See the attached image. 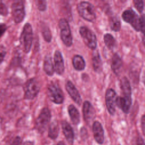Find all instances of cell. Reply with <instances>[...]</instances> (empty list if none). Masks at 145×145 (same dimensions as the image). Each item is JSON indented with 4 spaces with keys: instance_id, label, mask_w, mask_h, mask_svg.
Returning <instances> with one entry per match:
<instances>
[{
    "instance_id": "1",
    "label": "cell",
    "mask_w": 145,
    "mask_h": 145,
    "mask_svg": "<svg viewBox=\"0 0 145 145\" xmlns=\"http://www.w3.org/2000/svg\"><path fill=\"white\" fill-rule=\"evenodd\" d=\"M33 32L31 25L27 23L24 24L20 36V42L25 53H28L32 46Z\"/></svg>"
},
{
    "instance_id": "2",
    "label": "cell",
    "mask_w": 145,
    "mask_h": 145,
    "mask_svg": "<svg viewBox=\"0 0 145 145\" xmlns=\"http://www.w3.org/2000/svg\"><path fill=\"white\" fill-rule=\"evenodd\" d=\"M77 10L79 14L84 19L93 22L96 19V13L94 7L88 2L83 1L77 5Z\"/></svg>"
},
{
    "instance_id": "3",
    "label": "cell",
    "mask_w": 145,
    "mask_h": 145,
    "mask_svg": "<svg viewBox=\"0 0 145 145\" xmlns=\"http://www.w3.org/2000/svg\"><path fill=\"white\" fill-rule=\"evenodd\" d=\"M47 93L50 100L53 103L60 104L63 102V93L57 83L50 82L48 86Z\"/></svg>"
},
{
    "instance_id": "4",
    "label": "cell",
    "mask_w": 145,
    "mask_h": 145,
    "mask_svg": "<svg viewBox=\"0 0 145 145\" xmlns=\"http://www.w3.org/2000/svg\"><path fill=\"white\" fill-rule=\"evenodd\" d=\"M51 119V113L48 108H44L39 116L36 119L35 127L37 130L40 133H44L47 129V127Z\"/></svg>"
},
{
    "instance_id": "5",
    "label": "cell",
    "mask_w": 145,
    "mask_h": 145,
    "mask_svg": "<svg viewBox=\"0 0 145 145\" xmlns=\"http://www.w3.org/2000/svg\"><path fill=\"white\" fill-rule=\"evenodd\" d=\"M58 25L60 29L61 39L62 42L66 46H70L72 45V39L68 22L66 19L61 18L59 20Z\"/></svg>"
},
{
    "instance_id": "6",
    "label": "cell",
    "mask_w": 145,
    "mask_h": 145,
    "mask_svg": "<svg viewBox=\"0 0 145 145\" xmlns=\"http://www.w3.org/2000/svg\"><path fill=\"white\" fill-rule=\"evenodd\" d=\"M24 97L26 99H33L39 92L40 84L35 78L29 79L24 85Z\"/></svg>"
},
{
    "instance_id": "7",
    "label": "cell",
    "mask_w": 145,
    "mask_h": 145,
    "mask_svg": "<svg viewBox=\"0 0 145 145\" xmlns=\"http://www.w3.org/2000/svg\"><path fill=\"white\" fill-rule=\"evenodd\" d=\"M79 33L85 44L90 49L95 50L97 46V39L95 34L87 27L82 26L79 28Z\"/></svg>"
},
{
    "instance_id": "8",
    "label": "cell",
    "mask_w": 145,
    "mask_h": 145,
    "mask_svg": "<svg viewBox=\"0 0 145 145\" xmlns=\"http://www.w3.org/2000/svg\"><path fill=\"white\" fill-rule=\"evenodd\" d=\"M11 14L14 22L19 23L25 16V8L22 1H15L11 5Z\"/></svg>"
},
{
    "instance_id": "9",
    "label": "cell",
    "mask_w": 145,
    "mask_h": 145,
    "mask_svg": "<svg viewBox=\"0 0 145 145\" xmlns=\"http://www.w3.org/2000/svg\"><path fill=\"white\" fill-rule=\"evenodd\" d=\"M122 17L123 20L129 23L135 31H140V18L133 10L130 8L124 11Z\"/></svg>"
},
{
    "instance_id": "10",
    "label": "cell",
    "mask_w": 145,
    "mask_h": 145,
    "mask_svg": "<svg viewBox=\"0 0 145 145\" xmlns=\"http://www.w3.org/2000/svg\"><path fill=\"white\" fill-rule=\"evenodd\" d=\"M117 95L114 89L109 88L105 93V103L108 111L111 115H114L116 111V102Z\"/></svg>"
},
{
    "instance_id": "11",
    "label": "cell",
    "mask_w": 145,
    "mask_h": 145,
    "mask_svg": "<svg viewBox=\"0 0 145 145\" xmlns=\"http://www.w3.org/2000/svg\"><path fill=\"white\" fill-rule=\"evenodd\" d=\"M83 114L85 122L89 124L95 117V110L90 102L85 101L83 106Z\"/></svg>"
},
{
    "instance_id": "12",
    "label": "cell",
    "mask_w": 145,
    "mask_h": 145,
    "mask_svg": "<svg viewBox=\"0 0 145 145\" xmlns=\"http://www.w3.org/2000/svg\"><path fill=\"white\" fill-rule=\"evenodd\" d=\"M92 131L96 142L102 144L104 140V131L101 124L99 121H95L92 125Z\"/></svg>"
},
{
    "instance_id": "13",
    "label": "cell",
    "mask_w": 145,
    "mask_h": 145,
    "mask_svg": "<svg viewBox=\"0 0 145 145\" xmlns=\"http://www.w3.org/2000/svg\"><path fill=\"white\" fill-rule=\"evenodd\" d=\"M66 89L67 92L73 100V101L78 105H80L82 103V98L78 91L71 81H67L66 83Z\"/></svg>"
},
{
    "instance_id": "14",
    "label": "cell",
    "mask_w": 145,
    "mask_h": 145,
    "mask_svg": "<svg viewBox=\"0 0 145 145\" xmlns=\"http://www.w3.org/2000/svg\"><path fill=\"white\" fill-rule=\"evenodd\" d=\"M121 88L123 97L125 100L131 105V89L129 80L126 78H123L121 80Z\"/></svg>"
},
{
    "instance_id": "15",
    "label": "cell",
    "mask_w": 145,
    "mask_h": 145,
    "mask_svg": "<svg viewBox=\"0 0 145 145\" xmlns=\"http://www.w3.org/2000/svg\"><path fill=\"white\" fill-rule=\"evenodd\" d=\"M54 71L58 75H62L65 70L64 61L61 53L59 50H56L54 54Z\"/></svg>"
},
{
    "instance_id": "16",
    "label": "cell",
    "mask_w": 145,
    "mask_h": 145,
    "mask_svg": "<svg viewBox=\"0 0 145 145\" xmlns=\"http://www.w3.org/2000/svg\"><path fill=\"white\" fill-rule=\"evenodd\" d=\"M63 133L69 143L71 145L73 144L74 140V131L71 125L66 121H62L61 122Z\"/></svg>"
},
{
    "instance_id": "17",
    "label": "cell",
    "mask_w": 145,
    "mask_h": 145,
    "mask_svg": "<svg viewBox=\"0 0 145 145\" xmlns=\"http://www.w3.org/2000/svg\"><path fill=\"white\" fill-rule=\"evenodd\" d=\"M92 66L95 72L100 73L102 71V61L98 51H94L92 53Z\"/></svg>"
},
{
    "instance_id": "18",
    "label": "cell",
    "mask_w": 145,
    "mask_h": 145,
    "mask_svg": "<svg viewBox=\"0 0 145 145\" xmlns=\"http://www.w3.org/2000/svg\"><path fill=\"white\" fill-rule=\"evenodd\" d=\"M122 66V62L121 57L117 53L114 54L112 58L111 61V69L114 74H118Z\"/></svg>"
},
{
    "instance_id": "19",
    "label": "cell",
    "mask_w": 145,
    "mask_h": 145,
    "mask_svg": "<svg viewBox=\"0 0 145 145\" xmlns=\"http://www.w3.org/2000/svg\"><path fill=\"white\" fill-rule=\"evenodd\" d=\"M43 68L45 72L48 75L52 76L53 75L54 72V67L53 64L52 58L49 55H47L45 57Z\"/></svg>"
},
{
    "instance_id": "20",
    "label": "cell",
    "mask_w": 145,
    "mask_h": 145,
    "mask_svg": "<svg viewBox=\"0 0 145 145\" xmlns=\"http://www.w3.org/2000/svg\"><path fill=\"white\" fill-rule=\"evenodd\" d=\"M68 112L72 123L78 125L80 122V114L78 109L73 105H70L68 107Z\"/></svg>"
},
{
    "instance_id": "21",
    "label": "cell",
    "mask_w": 145,
    "mask_h": 145,
    "mask_svg": "<svg viewBox=\"0 0 145 145\" xmlns=\"http://www.w3.org/2000/svg\"><path fill=\"white\" fill-rule=\"evenodd\" d=\"M72 65L74 69L78 71L83 70L86 66L83 58L79 55H75L72 58Z\"/></svg>"
},
{
    "instance_id": "22",
    "label": "cell",
    "mask_w": 145,
    "mask_h": 145,
    "mask_svg": "<svg viewBox=\"0 0 145 145\" xmlns=\"http://www.w3.org/2000/svg\"><path fill=\"white\" fill-rule=\"evenodd\" d=\"M59 131V125L56 120L53 121L49 125L48 136L52 139H55L58 136Z\"/></svg>"
},
{
    "instance_id": "23",
    "label": "cell",
    "mask_w": 145,
    "mask_h": 145,
    "mask_svg": "<svg viewBox=\"0 0 145 145\" xmlns=\"http://www.w3.org/2000/svg\"><path fill=\"white\" fill-rule=\"evenodd\" d=\"M116 104V105L119 108H120L124 113L126 114L129 113L131 104L128 103L123 97H121V96L117 97Z\"/></svg>"
},
{
    "instance_id": "24",
    "label": "cell",
    "mask_w": 145,
    "mask_h": 145,
    "mask_svg": "<svg viewBox=\"0 0 145 145\" xmlns=\"http://www.w3.org/2000/svg\"><path fill=\"white\" fill-rule=\"evenodd\" d=\"M104 41L105 45L110 50H112L115 47L116 43V40L112 35L106 33L104 36Z\"/></svg>"
},
{
    "instance_id": "25",
    "label": "cell",
    "mask_w": 145,
    "mask_h": 145,
    "mask_svg": "<svg viewBox=\"0 0 145 145\" xmlns=\"http://www.w3.org/2000/svg\"><path fill=\"white\" fill-rule=\"evenodd\" d=\"M109 25L110 28L115 32H118L120 30L121 22L119 19L116 16H112L110 18Z\"/></svg>"
},
{
    "instance_id": "26",
    "label": "cell",
    "mask_w": 145,
    "mask_h": 145,
    "mask_svg": "<svg viewBox=\"0 0 145 145\" xmlns=\"http://www.w3.org/2000/svg\"><path fill=\"white\" fill-rule=\"evenodd\" d=\"M41 31L44 40L46 42H50L52 40V34L48 26H47L46 24H44V25H42Z\"/></svg>"
},
{
    "instance_id": "27",
    "label": "cell",
    "mask_w": 145,
    "mask_h": 145,
    "mask_svg": "<svg viewBox=\"0 0 145 145\" xmlns=\"http://www.w3.org/2000/svg\"><path fill=\"white\" fill-rule=\"evenodd\" d=\"M140 31L142 32L143 35L142 42L145 46V14H143L140 16Z\"/></svg>"
},
{
    "instance_id": "28",
    "label": "cell",
    "mask_w": 145,
    "mask_h": 145,
    "mask_svg": "<svg viewBox=\"0 0 145 145\" xmlns=\"http://www.w3.org/2000/svg\"><path fill=\"white\" fill-rule=\"evenodd\" d=\"M133 3H134V5L135 7L137 9V10L139 12H142L143 10V7H144L143 1H141V0H134Z\"/></svg>"
},
{
    "instance_id": "29",
    "label": "cell",
    "mask_w": 145,
    "mask_h": 145,
    "mask_svg": "<svg viewBox=\"0 0 145 145\" xmlns=\"http://www.w3.org/2000/svg\"><path fill=\"white\" fill-rule=\"evenodd\" d=\"M8 13V8L6 5L1 1H0V14L3 16H6Z\"/></svg>"
},
{
    "instance_id": "30",
    "label": "cell",
    "mask_w": 145,
    "mask_h": 145,
    "mask_svg": "<svg viewBox=\"0 0 145 145\" xmlns=\"http://www.w3.org/2000/svg\"><path fill=\"white\" fill-rule=\"evenodd\" d=\"M37 6L40 11H45L46 8V3L45 1H37Z\"/></svg>"
},
{
    "instance_id": "31",
    "label": "cell",
    "mask_w": 145,
    "mask_h": 145,
    "mask_svg": "<svg viewBox=\"0 0 145 145\" xmlns=\"http://www.w3.org/2000/svg\"><path fill=\"white\" fill-rule=\"evenodd\" d=\"M6 54V50L5 47L2 45H0V64L3 61Z\"/></svg>"
},
{
    "instance_id": "32",
    "label": "cell",
    "mask_w": 145,
    "mask_h": 145,
    "mask_svg": "<svg viewBox=\"0 0 145 145\" xmlns=\"http://www.w3.org/2000/svg\"><path fill=\"white\" fill-rule=\"evenodd\" d=\"M21 144H22V139L19 137H15L11 143V145H21Z\"/></svg>"
},
{
    "instance_id": "33",
    "label": "cell",
    "mask_w": 145,
    "mask_h": 145,
    "mask_svg": "<svg viewBox=\"0 0 145 145\" xmlns=\"http://www.w3.org/2000/svg\"><path fill=\"white\" fill-rule=\"evenodd\" d=\"M6 29H7V26L5 24H0V37L5 32Z\"/></svg>"
},
{
    "instance_id": "34",
    "label": "cell",
    "mask_w": 145,
    "mask_h": 145,
    "mask_svg": "<svg viewBox=\"0 0 145 145\" xmlns=\"http://www.w3.org/2000/svg\"><path fill=\"white\" fill-rule=\"evenodd\" d=\"M141 127L143 134L145 135V115H143L141 118Z\"/></svg>"
},
{
    "instance_id": "35",
    "label": "cell",
    "mask_w": 145,
    "mask_h": 145,
    "mask_svg": "<svg viewBox=\"0 0 145 145\" xmlns=\"http://www.w3.org/2000/svg\"><path fill=\"white\" fill-rule=\"evenodd\" d=\"M80 134H81V136L83 138H86L87 137V130L86 128L84 127H82L81 129V131H80Z\"/></svg>"
},
{
    "instance_id": "36",
    "label": "cell",
    "mask_w": 145,
    "mask_h": 145,
    "mask_svg": "<svg viewBox=\"0 0 145 145\" xmlns=\"http://www.w3.org/2000/svg\"><path fill=\"white\" fill-rule=\"evenodd\" d=\"M137 145H145V143L140 136H139L137 139Z\"/></svg>"
},
{
    "instance_id": "37",
    "label": "cell",
    "mask_w": 145,
    "mask_h": 145,
    "mask_svg": "<svg viewBox=\"0 0 145 145\" xmlns=\"http://www.w3.org/2000/svg\"><path fill=\"white\" fill-rule=\"evenodd\" d=\"M23 145H34V144H33V143L31 141H25L23 143Z\"/></svg>"
},
{
    "instance_id": "38",
    "label": "cell",
    "mask_w": 145,
    "mask_h": 145,
    "mask_svg": "<svg viewBox=\"0 0 145 145\" xmlns=\"http://www.w3.org/2000/svg\"><path fill=\"white\" fill-rule=\"evenodd\" d=\"M56 145H66V144H65V143L63 141H59Z\"/></svg>"
},
{
    "instance_id": "39",
    "label": "cell",
    "mask_w": 145,
    "mask_h": 145,
    "mask_svg": "<svg viewBox=\"0 0 145 145\" xmlns=\"http://www.w3.org/2000/svg\"><path fill=\"white\" fill-rule=\"evenodd\" d=\"M143 82L145 86V72H144V74H143Z\"/></svg>"
}]
</instances>
